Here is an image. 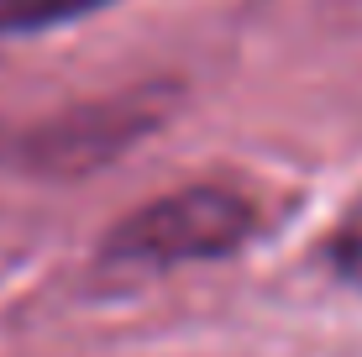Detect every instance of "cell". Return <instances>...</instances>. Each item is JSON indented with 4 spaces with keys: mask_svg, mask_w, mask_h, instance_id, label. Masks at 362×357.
Instances as JSON below:
<instances>
[{
    "mask_svg": "<svg viewBox=\"0 0 362 357\" xmlns=\"http://www.w3.org/2000/svg\"><path fill=\"white\" fill-rule=\"evenodd\" d=\"M153 121H158V105L142 100V95L100 100V105H84V110H74V116L53 121V127H42L27 142V158L42 174H84V168H100L116 153L136 147V137H142Z\"/></svg>",
    "mask_w": 362,
    "mask_h": 357,
    "instance_id": "7a4b0ae2",
    "label": "cell"
},
{
    "mask_svg": "<svg viewBox=\"0 0 362 357\" xmlns=\"http://www.w3.org/2000/svg\"><path fill=\"white\" fill-rule=\"evenodd\" d=\"M100 6V0H0V37L6 32H27V27H47V21L79 16V11Z\"/></svg>",
    "mask_w": 362,
    "mask_h": 357,
    "instance_id": "3957f363",
    "label": "cell"
},
{
    "mask_svg": "<svg viewBox=\"0 0 362 357\" xmlns=\"http://www.w3.org/2000/svg\"><path fill=\"white\" fill-rule=\"evenodd\" d=\"M257 231V211L247 194L221 184L163 194V200L132 211L105 237V263L121 268H184V263H216L247 247Z\"/></svg>",
    "mask_w": 362,
    "mask_h": 357,
    "instance_id": "6da1fadb",
    "label": "cell"
}]
</instances>
